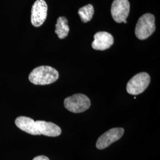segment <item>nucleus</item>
Here are the masks:
<instances>
[{"mask_svg": "<svg viewBox=\"0 0 160 160\" xmlns=\"http://www.w3.org/2000/svg\"><path fill=\"white\" fill-rule=\"evenodd\" d=\"M59 78L57 70L49 66H40L29 74L30 81L35 85H48L55 82Z\"/></svg>", "mask_w": 160, "mask_h": 160, "instance_id": "obj_1", "label": "nucleus"}, {"mask_svg": "<svg viewBox=\"0 0 160 160\" xmlns=\"http://www.w3.org/2000/svg\"><path fill=\"white\" fill-rule=\"evenodd\" d=\"M155 30L154 16L150 13H146L139 18L135 33L138 39L145 40L152 35Z\"/></svg>", "mask_w": 160, "mask_h": 160, "instance_id": "obj_2", "label": "nucleus"}, {"mask_svg": "<svg viewBox=\"0 0 160 160\" xmlns=\"http://www.w3.org/2000/svg\"><path fill=\"white\" fill-rule=\"evenodd\" d=\"M64 106L69 112L79 113L89 109L91 106V102L86 95L75 94L65 99Z\"/></svg>", "mask_w": 160, "mask_h": 160, "instance_id": "obj_3", "label": "nucleus"}, {"mask_svg": "<svg viewBox=\"0 0 160 160\" xmlns=\"http://www.w3.org/2000/svg\"><path fill=\"white\" fill-rule=\"evenodd\" d=\"M151 78L147 72H141L134 75L126 86L127 92L131 95H138L143 92L148 87Z\"/></svg>", "mask_w": 160, "mask_h": 160, "instance_id": "obj_4", "label": "nucleus"}, {"mask_svg": "<svg viewBox=\"0 0 160 160\" xmlns=\"http://www.w3.org/2000/svg\"><path fill=\"white\" fill-rule=\"evenodd\" d=\"M130 12V3L128 0H114L111 7V14L117 23L124 22Z\"/></svg>", "mask_w": 160, "mask_h": 160, "instance_id": "obj_5", "label": "nucleus"}, {"mask_svg": "<svg viewBox=\"0 0 160 160\" xmlns=\"http://www.w3.org/2000/svg\"><path fill=\"white\" fill-rule=\"evenodd\" d=\"M124 133L122 128H114L104 133L98 138L96 142V147L98 149L108 148L112 143L119 140Z\"/></svg>", "mask_w": 160, "mask_h": 160, "instance_id": "obj_6", "label": "nucleus"}, {"mask_svg": "<svg viewBox=\"0 0 160 160\" xmlns=\"http://www.w3.org/2000/svg\"><path fill=\"white\" fill-rule=\"evenodd\" d=\"M48 6L44 0H36L32 8L31 22L34 27H39L47 17Z\"/></svg>", "mask_w": 160, "mask_h": 160, "instance_id": "obj_7", "label": "nucleus"}, {"mask_svg": "<svg viewBox=\"0 0 160 160\" xmlns=\"http://www.w3.org/2000/svg\"><path fill=\"white\" fill-rule=\"evenodd\" d=\"M92 48L95 50L104 51L110 48L114 43L113 36L106 32H99L94 36Z\"/></svg>", "mask_w": 160, "mask_h": 160, "instance_id": "obj_8", "label": "nucleus"}, {"mask_svg": "<svg viewBox=\"0 0 160 160\" xmlns=\"http://www.w3.org/2000/svg\"><path fill=\"white\" fill-rule=\"evenodd\" d=\"M35 123L40 135L55 137L59 136L61 133V129L60 127L53 123L43 120H37L35 121Z\"/></svg>", "mask_w": 160, "mask_h": 160, "instance_id": "obj_9", "label": "nucleus"}, {"mask_svg": "<svg viewBox=\"0 0 160 160\" xmlns=\"http://www.w3.org/2000/svg\"><path fill=\"white\" fill-rule=\"evenodd\" d=\"M16 125L22 131L33 135H40L37 129L35 121L32 118L26 116L18 117L15 120Z\"/></svg>", "mask_w": 160, "mask_h": 160, "instance_id": "obj_10", "label": "nucleus"}, {"mask_svg": "<svg viewBox=\"0 0 160 160\" xmlns=\"http://www.w3.org/2000/svg\"><path fill=\"white\" fill-rule=\"evenodd\" d=\"M55 33L61 39H65L68 34L69 28L68 24V20L66 17H59L55 25Z\"/></svg>", "mask_w": 160, "mask_h": 160, "instance_id": "obj_11", "label": "nucleus"}, {"mask_svg": "<svg viewBox=\"0 0 160 160\" xmlns=\"http://www.w3.org/2000/svg\"><path fill=\"white\" fill-rule=\"evenodd\" d=\"M78 12L81 21L83 23H87L92 20L94 12V9L92 4H88L80 8Z\"/></svg>", "mask_w": 160, "mask_h": 160, "instance_id": "obj_12", "label": "nucleus"}, {"mask_svg": "<svg viewBox=\"0 0 160 160\" xmlns=\"http://www.w3.org/2000/svg\"><path fill=\"white\" fill-rule=\"evenodd\" d=\"M33 160H50L47 157L44 155H40L36 157Z\"/></svg>", "mask_w": 160, "mask_h": 160, "instance_id": "obj_13", "label": "nucleus"}, {"mask_svg": "<svg viewBox=\"0 0 160 160\" xmlns=\"http://www.w3.org/2000/svg\"><path fill=\"white\" fill-rule=\"evenodd\" d=\"M123 23H127V21H126V20H125V22H124Z\"/></svg>", "mask_w": 160, "mask_h": 160, "instance_id": "obj_14", "label": "nucleus"}]
</instances>
